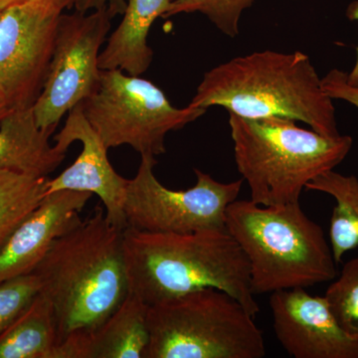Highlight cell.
Instances as JSON below:
<instances>
[{"instance_id":"obj_18","label":"cell","mask_w":358,"mask_h":358,"mask_svg":"<svg viewBox=\"0 0 358 358\" xmlns=\"http://www.w3.org/2000/svg\"><path fill=\"white\" fill-rule=\"evenodd\" d=\"M336 200L329 222V245L336 263L358 247V178L333 171L320 174L306 187Z\"/></svg>"},{"instance_id":"obj_15","label":"cell","mask_w":358,"mask_h":358,"mask_svg":"<svg viewBox=\"0 0 358 358\" xmlns=\"http://www.w3.org/2000/svg\"><path fill=\"white\" fill-rule=\"evenodd\" d=\"M53 133L39 128L32 107L11 110L0 122V171L48 178L67 152L51 145Z\"/></svg>"},{"instance_id":"obj_11","label":"cell","mask_w":358,"mask_h":358,"mask_svg":"<svg viewBox=\"0 0 358 358\" xmlns=\"http://www.w3.org/2000/svg\"><path fill=\"white\" fill-rule=\"evenodd\" d=\"M275 338L294 358H358V339L343 331L324 296L305 289L271 294Z\"/></svg>"},{"instance_id":"obj_19","label":"cell","mask_w":358,"mask_h":358,"mask_svg":"<svg viewBox=\"0 0 358 358\" xmlns=\"http://www.w3.org/2000/svg\"><path fill=\"white\" fill-rule=\"evenodd\" d=\"M48 178L0 171V249L46 196Z\"/></svg>"},{"instance_id":"obj_23","label":"cell","mask_w":358,"mask_h":358,"mask_svg":"<svg viewBox=\"0 0 358 358\" xmlns=\"http://www.w3.org/2000/svg\"><path fill=\"white\" fill-rule=\"evenodd\" d=\"M348 73L333 69L322 78V86L327 96L333 100L345 101L358 109V86H352L346 80Z\"/></svg>"},{"instance_id":"obj_26","label":"cell","mask_w":358,"mask_h":358,"mask_svg":"<svg viewBox=\"0 0 358 358\" xmlns=\"http://www.w3.org/2000/svg\"><path fill=\"white\" fill-rule=\"evenodd\" d=\"M28 1V0H0V10H4L7 7L15 6V4L22 3V2ZM64 7L66 10L74 7L75 0H54Z\"/></svg>"},{"instance_id":"obj_20","label":"cell","mask_w":358,"mask_h":358,"mask_svg":"<svg viewBox=\"0 0 358 358\" xmlns=\"http://www.w3.org/2000/svg\"><path fill=\"white\" fill-rule=\"evenodd\" d=\"M324 298L339 326L358 339V258L348 261L327 288Z\"/></svg>"},{"instance_id":"obj_17","label":"cell","mask_w":358,"mask_h":358,"mask_svg":"<svg viewBox=\"0 0 358 358\" xmlns=\"http://www.w3.org/2000/svg\"><path fill=\"white\" fill-rule=\"evenodd\" d=\"M58 331L50 301L43 293L0 334V358H52Z\"/></svg>"},{"instance_id":"obj_9","label":"cell","mask_w":358,"mask_h":358,"mask_svg":"<svg viewBox=\"0 0 358 358\" xmlns=\"http://www.w3.org/2000/svg\"><path fill=\"white\" fill-rule=\"evenodd\" d=\"M112 20L108 9L61 15L48 74L32 107L40 129L55 131L62 117L95 91Z\"/></svg>"},{"instance_id":"obj_12","label":"cell","mask_w":358,"mask_h":358,"mask_svg":"<svg viewBox=\"0 0 358 358\" xmlns=\"http://www.w3.org/2000/svg\"><path fill=\"white\" fill-rule=\"evenodd\" d=\"M55 145L68 150L75 141L82 152L69 167L55 178H48L46 195L72 190L90 192L101 199L106 216L115 227L127 228L124 200L129 179L122 178L108 159V148L85 117L81 105L70 110L64 127L54 136Z\"/></svg>"},{"instance_id":"obj_13","label":"cell","mask_w":358,"mask_h":358,"mask_svg":"<svg viewBox=\"0 0 358 358\" xmlns=\"http://www.w3.org/2000/svg\"><path fill=\"white\" fill-rule=\"evenodd\" d=\"M92 196L72 190L46 195L0 249V282L34 272L54 241L82 220Z\"/></svg>"},{"instance_id":"obj_5","label":"cell","mask_w":358,"mask_h":358,"mask_svg":"<svg viewBox=\"0 0 358 358\" xmlns=\"http://www.w3.org/2000/svg\"><path fill=\"white\" fill-rule=\"evenodd\" d=\"M238 173L251 200L264 206L300 202L308 183L333 171L350 154V136L329 138L285 117L246 119L229 113Z\"/></svg>"},{"instance_id":"obj_22","label":"cell","mask_w":358,"mask_h":358,"mask_svg":"<svg viewBox=\"0 0 358 358\" xmlns=\"http://www.w3.org/2000/svg\"><path fill=\"white\" fill-rule=\"evenodd\" d=\"M41 288L34 273L0 282V334L24 312Z\"/></svg>"},{"instance_id":"obj_10","label":"cell","mask_w":358,"mask_h":358,"mask_svg":"<svg viewBox=\"0 0 358 358\" xmlns=\"http://www.w3.org/2000/svg\"><path fill=\"white\" fill-rule=\"evenodd\" d=\"M54 0H28L0 14V87L13 109L33 107L48 74L61 15Z\"/></svg>"},{"instance_id":"obj_1","label":"cell","mask_w":358,"mask_h":358,"mask_svg":"<svg viewBox=\"0 0 358 358\" xmlns=\"http://www.w3.org/2000/svg\"><path fill=\"white\" fill-rule=\"evenodd\" d=\"M33 273L53 308L58 343L73 334L93 333L129 294L124 230L96 206L54 241Z\"/></svg>"},{"instance_id":"obj_7","label":"cell","mask_w":358,"mask_h":358,"mask_svg":"<svg viewBox=\"0 0 358 358\" xmlns=\"http://www.w3.org/2000/svg\"><path fill=\"white\" fill-rule=\"evenodd\" d=\"M86 119L108 150L122 145L141 155L166 152V138L207 110L174 107L152 81L119 69L102 70L95 91L80 103Z\"/></svg>"},{"instance_id":"obj_24","label":"cell","mask_w":358,"mask_h":358,"mask_svg":"<svg viewBox=\"0 0 358 358\" xmlns=\"http://www.w3.org/2000/svg\"><path fill=\"white\" fill-rule=\"evenodd\" d=\"M128 0H75V10L79 13H90L94 10L108 9L113 18L115 15H122L126 10Z\"/></svg>"},{"instance_id":"obj_25","label":"cell","mask_w":358,"mask_h":358,"mask_svg":"<svg viewBox=\"0 0 358 358\" xmlns=\"http://www.w3.org/2000/svg\"><path fill=\"white\" fill-rule=\"evenodd\" d=\"M346 16H348L350 20L358 21V0L350 4L348 10H346ZM346 80H348V83L352 85V86H358V46L357 48V61H355V67L352 68L350 73H348Z\"/></svg>"},{"instance_id":"obj_3","label":"cell","mask_w":358,"mask_h":358,"mask_svg":"<svg viewBox=\"0 0 358 358\" xmlns=\"http://www.w3.org/2000/svg\"><path fill=\"white\" fill-rule=\"evenodd\" d=\"M189 106L222 107L246 119L303 122L329 138L341 136L333 99L307 54L253 52L205 73Z\"/></svg>"},{"instance_id":"obj_2","label":"cell","mask_w":358,"mask_h":358,"mask_svg":"<svg viewBox=\"0 0 358 358\" xmlns=\"http://www.w3.org/2000/svg\"><path fill=\"white\" fill-rule=\"evenodd\" d=\"M124 255L129 293L148 306L215 288L236 299L254 317L260 312L248 259L226 229L166 233L127 227Z\"/></svg>"},{"instance_id":"obj_6","label":"cell","mask_w":358,"mask_h":358,"mask_svg":"<svg viewBox=\"0 0 358 358\" xmlns=\"http://www.w3.org/2000/svg\"><path fill=\"white\" fill-rule=\"evenodd\" d=\"M254 317L215 288L148 306L145 358H262L265 338Z\"/></svg>"},{"instance_id":"obj_28","label":"cell","mask_w":358,"mask_h":358,"mask_svg":"<svg viewBox=\"0 0 358 358\" xmlns=\"http://www.w3.org/2000/svg\"><path fill=\"white\" fill-rule=\"evenodd\" d=\"M0 14H1V10H0Z\"/></svg>"},{"instance_id":"obj_16","label":"cell","mask_w":358,"mask_h":358,"mask_svg":"<svg viewBox=\"0 0 358 358\" xmlns=\"http://www.w3.org/2000/svg\"><path fill=\"white\" fill-rule=\"evenodd\" d=\"M171 0H128L122 20L108 39L99 58L101 70L119 69L141 76L150 68L154 52L148 36L159 17H164Z\"/></svg>"},{"instance_id":"obj_27","label":"cell","mask_w":358,"mask_h":358,"mask_svg":"<svg viewBox=\"0 0 358 358\" xmlns=\"http://www.w3.org/2000/svg\"><path fill=\"white\" fill-rule=\"evenodd\" d=\"M11 110H13V108H11L10 103L7 99L6 94L0 87V122L9 114Z\"/></svg>"},{"instance_id":"obj_4","label":"cell","mask_w":358,"mask_h":358,"mask_svg":"<svg viewBox=\"0 0 358 358\" xmlns=\"http://www.w3.org/2000/svg\"><path fill=\"white\" fill-rule=\"evenodd\" d=\"M225 227L248 259L255 294L305 289L338 275L324 230L300 202L264 206L235 200L228 207Z\"/></svg>"},{"instance_id":"obj_21","label":"cell","mask_w":358,"mask_h":358,"mask_svg":"<svg viewBox=\"0 0 358 358\" xmlns=\"http://www.w3.org/2000/svg\"><path fill=\"white\" fill-rule=\"evenodd\" d=\"M254 0H171L162 18L182 13L204 14L226 36L234 38L240 33L242 13L253 4Z\"/></svg>"},{"instance_id":"obj_8","label":"cell","mask_w":358,"mask_h":358,"mask_svg":"<svg viewBox=\"0 0 358 358\" xmlns=\"http://www.w3.org/2000/svg\"><path fill=\"white\" fill-rule=\"evenodd\" d=\"M157 164L155 157L141 155L138 173L129 179L124 200L127 227L166 233L226 229L228 207L239 196L243 178L220 182L195 169L193 187L173 190L155 176Z\"/></svg>"},{"instance_id":"obj_14","label":"cell","mask_w":358,"mask_h":358,"mask_svg":"<svg viewBox=\"0 0 358 358\" xmlns=\"http://www.w3.org/2000/svg\"><path fill=\"white\" fill-rule=\"evenodd\" d=\"M148 310L147 303L129 293L102 326L63 339L52 358H145L150 339Z\"/></svg>"}]
</instances>
